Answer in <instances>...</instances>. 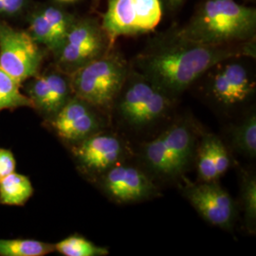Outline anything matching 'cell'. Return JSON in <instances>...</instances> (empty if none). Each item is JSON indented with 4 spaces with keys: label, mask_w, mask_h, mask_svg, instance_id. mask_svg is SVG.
<instances>
[{
    "label": "cell",
    "mask_w": 256,
    "mask_h": 256,
    "mask_svg": "<svg viewBox=\"0 0 256 256\" xmlns=\"http://www.w3.org/2000/svg\"><path fill=\"white\" fill-rule=\"evenodd\" d=\"M234 57L254 59L256 41L210 46L183 36L176 27L152 38L130 64L176 99L212 66Z\"/></svg>",
    "instance_id": "cell-1"
},
{
    "label": "cell",
    "mask_w": 256,
    "mask_h": 256,
    "mask_svg": "<svg viewBox=\"0 0 256 256\" xmlns=\"http://www.w3.org/2000/svg\"><path fill=\"white\" fill-rule=\"evenodd\" d=\"M101 24L113 43L120 36H138L133 0H108Z\"/></svg>",
    "instance_id": "cell-16"
},
{
    "label": "cell",
    "mask_w": 256,
    "mask_h": 256,
    "mask_svg": "<svg viewBox=\"0 0 256 256\" xmlns=\"http://www.w3.org/2000/svg\"><path fill=\"white\" fill-rule=\"evenodd\" d=\"M24 93L32 104V108L46 122L52 119L74 96L70 76L56 66L30 78Z\"/></svg>",
    "instance_id": "cell-10"
},
{
    "label": "cell",
    "mask_w": 256,
    "mask_h": 256,
    "mask_svg": "<svg viewBox=\"0 0 256 256\" xmlns=\"http://www.w3.org/2000/svg\"><path fill=\"white\" fill-rule=\"evenodd\" d=\"M183 194L205 221L221 229L232 228L236 205L218 180L189 183Z\"/></svg>",
    "instance_id": "cell-11"
},
{
    "label": "cell",
    "mask_w": 256,
    "mask_h": 256,
    "mask_svg": "<svg viewBox=\"0 0 256 256\" xmlns=\"http://www.w3.org/2000/svg\"><path fill=\"white\" fill-rule=\"evenodd\" d=\"M72 152L82 172L98 178L128 154L126 146L118 136L102 131L72 146Z\"/></svg>",
    "instance_id": "cell-12"
},
{
    "label": "cell",
    "mask_w": 256,
    "mask_h": 256,
    "mask_svg": "<svg viewBox=\"0 0 256 256\" xmlns=\"http://www.w3.org/2000/svg\"><path fill=\"white\" fill-rule=\"evenodd\" d=\"M28 0H0V18H16L24 12Z\"/></svg>",
    "instance_id": "cell-24"
},
{
    "label": "cell",
    "mask_w": 256,
    "mask_h": 256,
    "mask_svg": "<svg viewBox=\"0 0 256 256\" xmlns=\"http://www.w3.org/2000/svg\"><path fill=\"white\" fill-rule=\"evenodd\" d=\"M34 192L32 180L25 174L14 172L0 180V205L22 207Z\"/></svg>",
    "instance_id": "cell-17"
},
{
    "label": "cell",
    "mask_w": 256,
    "mask_h": 256,
    "mask_svg": "<svg viewBox=\"0 0 256 256\" xmlns=\"http://www.w3.org/2000/svg\"><path fill=\"white\" fill-rule=\"evenodd\" d=\"M16 158L12 151L8 148L0 147V180L16 172Z\"/></svg>",
    "instance_id": "cell-25"
},
{
    "label": "cell",
    "mask_w": 256,
    "mask_h": 256,
    "mask_svg": "<svg viewBox=\"0 0 256 256\" xmlns=\"http://www.w3.org/2000/svg\"><path fill=\"white\" fill-rule=\"evenodd\" d=\"M46 48L38 45L27 30L0 18V68L23 84L40 72Z\"/></svg>",
    "instance_id": "cell-7"
},
{
    "label": "cell",
    "mask_w": 256,
    "mask_h": 256,
    "mask_svg": "<svg viewBox=\"0 0 256 256\" xmlns=\"http://www.w3.org/2000/svg\"><path fill=\"white\" fill-rule=\"evenodd\" d=\"M114 44L101 21L90 16L76 18L62 45L54 54V66L70 75L110 52Z\"/></svg>",
    "instance_id": "cell-6"
},
{
    "label": "cell",
    "mask_w": 256,
    "mask_h": 256,
    "mask_svg": "<svg viewBox=\"0 0 256 256\" xmlns=\"http://www.w3.org/2000/svg\"><path fill=\"white\" fill-rule=\"evenodd\" d=\"M55 252L64 256H106L110 250L94 244L88 238L75 234L54 244Z\"/></svg>",
    "instance_id": "cell-23"
},
{
    "label": "cell",
    "mask_w": 256,
    "mask_h": 256,
    "mask_svg": "<svg viewBox=\"0 0 256 256\" xmlns=\"http://www.w3.org/2000/svg\"><path fill=\"white\" fill-rule=\"evenodd\" d=\"M230 58L212 66L208 74V93L224 108H236L247 102L256 93L254 78L240 59Z\"/></svg>",
    "instance_id": "cell-8"
},
{
    "label": "cell",
    "mask_w": 256,
    "mask_h": 256,
    "mask_svg": "<svg viewBox=\"0 0 256 256\" xmlns=\"http://www.w3.org/2000/svg\"><path fill=\"white\" fill-rule=\"evenodd\" d=\"M232 146L242 155L254 158L256 156V115L248 114L239 124L230 130Z\"/></svg>",
    "instance_id": "cell-19"
},
{
    "label": "cell",
    "mask_w": 256,
    "mask_h": 256,
    "mask_svg": "<svg viewBox=\"0 0 256 256\" xmlns=\"http://www.w3.org/2000/svg\"><path fill=\"white\" fill-rule=\"evenodd\" d=\"M200 182L218 180L230 167L228 149L214 134H206L198 144L194 156Z\"/></svg>",
    "instance_id": "cell-15"
},
{
    "label": "cell",
    "mask_w": 256,
    "mask_h": 256,
    "mask_svg": "<svg viewBox=\"0 0 256 256\" xmlns=\"http://www.w3.org/2000/svg\"><path fill=\"white\" fill-rule=\"evenodd\" d=\"M61 2H72V1H76V0H59Z\"/></svg>",
    "instance_id": "cell-27"
},
{
    "label": "cell",
    "mask_w": 256,
    "mask_h": 256,
    "mask_svg": "<svg viewBox=\"0 0 256 256\" xmlns=\"http://www.w3.org/2000/svg\"><path fill=\"white\" fill-rule=\"evenodd\" d=\"M22 84L0 68V113L21 108H32V104L22 90Z\"/></svg>",
    "instance_id": "cell-20"
},
{
    "label": "cell",
    "mask_w": 256,
    "mask_h": 256,
    "mask_svg": "<svg viewBox=\"0 0 256 256\" xmlns=\"http://www.w3.org/2000/svg\"><path fill=\"white\" fill-rule=\"evenodd\" d=\"M131 64L114 48L70 74L74 95L108 113L126 82Z\"/></svg>",
    "instance_id": "cell-4"
},
{
    "label": "cell",
    "mask_w": 256,
    "mask_h": 256,
    "mask_svg": "<svg viewBox=\"0 0 256 256\" xmlns=\"http://www.w3.org/2000/svg\"><path fill=\"white\" fill-rule=\"evenodd\" d=\"M178 30L183 36L205 45L246 44L256 41V10L236 0H202Z\"/></svg>",
    "instance_id": "cell-2"
},
{
    "label": "cell",
    "mask_w": 256,
    "mask_h": 256,
    "mask_svg": "<svg viewBox=\"0 0 256 256\" xmlns=\"http://www.w3.org/2000/svg\"><path fill=\"white\" fill-rule=\"evenodd\" d=\"M240 198L248 232L256 234V178L250 171L242 170L240 174Z\"/></svg>",
    "instance_id": "cell-21"
},
{
    "label": "cell",
    "mask_w": 256,
    "mask_h": 256,
    "mask_svg": "<svg viewBox=\"0 0 256 256\" xmlns=\"http://www.w3.org/2000/svg\"><path fill=\"white\" fill-rule=\"evenodd\" d=\"M174 100L131 66L114 106L128 126L140 129L164 118Z\"/></svg>",
    "instance_id": "cell-5"
},
{
    "label": "cell",
    "mask_w": 256,
    "mask_h": 256,
    "mask_svg": "<svg viewBox=\"0 0 256 256\" xmlns=\"http://www.w3.org/2000/svg\"><path fill=\"white\" fill-rule=\"evenodd\" d=\"M95 1H97V2H98V1H100V0H95Z\"/></svg>",
    "instance_id": "cell-29"
},
{
    "label": "cell",
    "mask_w": 256,
    "mask_h": 256,
    "mask_svg": "<svg viewBox=\"0 0 256 256\" xmlns=\"http://www.w3.org/2000/svg\"><path fill=\"white\" fill-rule=\"evenodd\" d=\"M198 133L192 120L174 122L142 148V158L147 168L158 178H180L194 162Z\"/></svg>",
    "instance_id": "cell-3"
},
{
    "label": "cell",
    "mask_w": 256,
    "mask_h": 256,
    "mask_svg": "<svg viewBox=\"0 0 256 256\" xmlns=\"http://www.w3.org/2000/svg\"><path fill=\"white\" fill-rule=\"evenodd\" d=\"M136 23L140 34L151 32L160 25L164 16L162 0H133Z\"/></svg>",
    "instance_id": "cell-22"
},
{
    "label": "cell",
    "mask_w": 256,
    "mask_h": 256,
    "mask_svg": "<svg viewBox=\"0 0 256 256\" xmlns=\"http://www.w3.org/2000/svg\"><path fill=\"white\" fill-rule=\"evenodd\" d=\"M247 1H254V0H247Z\"/></svg>",
    "instance_id": "cell-28"
},
{
    "label": "cell",
    "mask_w": 256,
    "mask_h": 256,
    "mask_svg": "<svg viewBox=\"0 0 256 256\" xmlns=\"http://www.w3.org/2000/svg\"><path fill=\"white\" fill-rule=\"evenodd\" d=\"M186 0H162L164 9L167 10L168 12H176L182 7L183 4Z\"/></svg>",
    "instance_id": "cell-26"
},
{
    "label": "cell",
    "mask_w": 256,
    "mask_h": 256,
    "mask_svg": "<svg viewBox=\"0 0 256 256\" xmlns=\"http://www.w3.org/2000/svg\"><path fill=\"white\" fill-rule=\"evenodd\" d=\"M100 110L74 95L52 119L46 122L60 140L70 146L102 131Z\"/></svg>",
    "instance_id": "cell-9"
},
{
    "label": "cell",
    "mask_w": 256,
    "mask_h": 256,
    "mask_svg": "<svg viewBox=\"0 0 256 256\" xmlns=\"http://www.w3.org/2000/svg\"><path fill=\"white\" fill-rule=\"evenodd\" d=\"M54 252V244L36 239L0 238V256H45Z\"/></svg>",
    "instance_id": "cell-18"
},
{
    "label": "cell",
    "mask_w": 256,
    "mask_h": 256,
    "mask_svg": "<svg viewBox=\"0 0 256 256\" xmlns=\"http://www.w3.org/2000/svg\"><path fill=\"white\" fill-rule=\"evenodd\" d=\"M76 18L59 5L39 4L28 16L27 32L38 45L54 54Z\"/></svg>",
    "instance_id": "cell-14"
},
{
    "label": "cell",
    "mask_w": 256,
    "mask_h": 256,
    "mask_svg": "<svg viewBox=\"0 0 256 256\" xmlns=\"http://www.w3.org/2000/svg\"><path fill=\"white\" fill-rule=\"evenodd\" d=\"M99 180L104 194L120 204L144 202L158 194L155 183L144 171L122 162L102 174Z\"/></svg>",
    "instance_id": "cell-13"
}]
</instances>
